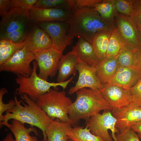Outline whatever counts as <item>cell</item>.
I'll return each mask as SVG.
<instances>
[{
  "mask_svg": "<svg viewBox=\"0 0 141 141\" xmlns=\"http://www.w3.org/2000/svg\"><path fill=\"white\" fill-rule=\"evenodd\" d=\"M8 128L13 134L16 141H39L36 136L30 134L31 132H33L36 135H38L35 128H26L18 120L12 119Z\"/></svg>",
  "mask_w": 141,
  "mask_h": 141,
  "instance_id": "cell-22",
  "label": "cell"
},
{
  "mask_svg": "<svg viewBox=\"0 0 141 141\" xmlns=\"http://www.w3.org/2000/svg\"><path fill=\"white\" fill-rule=\"evenodd\" d=\"M28 13L32 22L36 23L46 21L67 22L73 12L69 9L44 8L32 6Z\"/></svg>",
  "mask_w": 141,
  "mask_h": 141,
  "instance_id": "cell-15",
  "label": "cell"
},
{
  "mask_svg": "<svg viewBox=\"0 0 141 141\" xmlns=\"http://www.w3.org/2000/svg\"><path fill=\"white\" fill-rule=\"evenodd\" d=\"M138 28H141V0H134V11L131 17Z\"/></svg>",
  "mask_w": 141,
  "mask_h": 141,
  "instance_id": "cell-36",
  "label": "cell"
},
{
  "mask_svg": "<svg viewBox=\"0 0 141 141\" xmlns=\"http://www.w3.org/2000/svg\"><path fill=\"white\" fill-rule=\"evenodd\" d=\"M113 31H103L99 33L93 40L92 44L100 61L106 58L109 40Z\"/></svg>",
  "mask_w": 141,
  "mask_h": 141,
  "instance_id": "cell-23",
  "label": "cell"
},
{
  "mask_svg": "<svg viewBox=\"0 0 141 141\" xmlns=\"http://www.w3.org/2000/svg\"><path fill=\"white\" fill-rule=\"evenodd\" d=\"M2 141H16V140L15 139H14L13 138L12 134L11 133H9L3 139Z\"/></svg>",
  "mask_w": 141,
  "mask_h": 141,
  "instance_id": "cell-40",
  "label": "cell"
},
{
  "mask_svg": "<svg viewBox=\"0 0 141 141\" xmlns=\"http://www.w3.org/2000/svg\"><path fill=\"white\" fill-rule=\"evenodd\" d=\"M116 9L119 13L131 17L134 11V0H114Z\"/></svg>",
  "mask_w": 141,
  "mask_h": 141,
  "instance_id": "cell-30",
  "label": "cell"
},
{
  "mask_svg": "<svg viewBox=\"0 0 141 141\" xmlns=\"http://www.w3.org/2000/svg\"><path fill=\"white\" fill-rule=\"evenodd\" d=\"M115 141H140L137 134L130 129H126L115 134Z\"/></svg>",
  "mask_w": 141,
  "mask_h": 141,
  "instance_id": "cell-31",
  "label": "cell"
},
{
  "mask_svg": "<svg viewBox=\"0 0 141 141\" xmlns=\"http://www.w3.org/2000/svg\"><path fill=\"white\" fill-rule=\"evenodd\" d=\"M78 63V57L72 50L65 55H63L58 64L57 82L66 81L71 75L75 76L76 74V67Z\"/></svg>",
  "mask_w": 141,
  "mask_h": 141,
  "instance_id": "cell-19",
  "label": "cell"
},
{
  "mask_svg": "<svg viewBox=\"0 0 141 141\" xmlns=\"http://www.w3.org/2000/svg\"><path fill=\"white\" fill-rule=\"evenodd\" d=\"M94 8L104 20L116 24L115 17L118 12L114 0H103L96 5Z\"/></svg>",
  "mask_w": 141,
  "mask_h": 141,
  "instance_id": "cell-27",
  "label": "cell"
},
{
  "mask_svg": "<svg viewBox=\"0 0 141 141\" xmlns=\"http://www.w3.org/2000/svg\"><path fill=\"white\" fill-rule=\"evenodd\" d=\"M24 42L27 49L34 55L52 48V46L48 34L35 23L32 24Z\"/></svg>",
  "mask_w": 141,
  "mask_h": 141,
  "instance_id": "cell-13",
  "label": "cell"
},
{
  "mask_svg": "<svg viewBox=\"0 0 141 141\" xmlns=\"http://www.w3.org/2000/svg\"><path fill=\"white\" fill-rule=\"evenodd\" d=\"M115 21L126 45L136 48H141L138 27L132 18L118 13L115 17Z\"/></svg>",
  "mask_w": 141,
  "mask_h": 141,
  "instance_id": "cell-14",
  "label": "cell"
},
{
  "mask_svg": "<svg viewBox=\"0 0 141 141\" xmlns=\"http://www.w3.org/2000/svg\"><path fill=\"white\" fill-rule=\"evenodd\" d=\"M130 129L137 133L139 138L141 139V121L133 124L131 127Z\"/></svg>",
  "mask_w": 141,
  "mask_h": 141,
  "instance_id": "cell-39",
  "label": "cell"
},
{
  "mask_svg": "<svg viewBox=\"0 0 141 141\" xmlns=\"http://www.w3.org/2000/svg\"><path fill=\"white\" fill-rule=\"evenodd\" d=\"M25 45L24 41L16 43L8 40H0V65L8 60L16 51L22 49Z\"/></svg>",
  "mask_w": 141,
  "mask_h": 141,
  "instance_id": "cell-26",
  "label": "cell"
},
{
  "mask_svg": "<svg viewBox=\"0 0 141 141\" xmlns=\"http://www.w3.org/2000/svg\"><path fill=\"white\" fill-rule=\"evenodd\" d=\"M126 45L117 28L113 31L109 38L106 58L110 59L116 57Z\"/></svg>",
  "mask_w": 141,
  "mask_h": 141,
  "instance_id": "cell-24",
  "label": "cell"
},
{
  "mask_svg": "<svg viewBox=\"0 0 141 141\" xmlns=\"http://www.w3.org/2000/svg\"><path fill=\"white\" fill-rule=\"evenodd\" d=\"M8 92L7 90L4 87L0 89V122L3 121V113L5 111L12 109L15 105L14 99H10L7 103L5 104L3 102V96L5 94Z\"/></svg>",
  "mask_w": 141,
  "mask_h": 141,
  "instance_id": "cell-32",
  "label": "cell"
},
{
  "mask_svg": "<svg viewBox=\"0 0 141 141\" xmlns=\"http://www.w3.org/2000/svg\"><path fill=\"white\" fill-rule=\"evenodd\" d=\"M37 0H10L12 7L18 8L29 11Z\"/></svg>",
  "mask_w": 141,
  "mask_h": 141,
  "instance_id": "cell-35",
  "label": "cell"
},
{
  "mask_svg": "<svg viewBox=\"0 0 141 141\" xmlns=\"http://www.w3.org/2000/svg\"><path fill=\"white\" fill-rule=\"evenodd\" d=\"M76 93V99L70 106L68 112L69 118L73 126L80 120L86 121L101 110H112L99 90L84 88L78 90Z\"/></svg>",
  "mask_w": 141,
  "mask_h": 141,
  "instance_id": "cell-3",
  "label": "cell"
},
{
  "mask_svg": "<svg viewBox=\"0 0 141 141\" xmlns=\"http://www.w3.org/2000/svg\"><path fill=\"white\" fill-rule=\"evenodd\" d=\"M33 70L31 75L26 77L20 75H17L15 80L19 87L15 92L16 95L20 96L26 94L32 100L36 102L39 98L48 91L51 87L58 88L60 86L63 90L72 81L74 77L73 76L70 79L61 83L49 82L39 77L37 73L38 63L35 60L32 62Z\"/></svg>",
  "mask_w": 141,
  "mask_h": 141,
  "instance_id": "cell-5",
  "label": "cell"
},
{
  "mask_svg": "<svg viewBox=\"0 0 141 141\" xmlns=\"http://www.w3.org/2000/svg\"><path fill=\"white\" fill-rule=\"evenodd\" d=\"M22 100L19 101L14 93L15 107L6 111L3 115V121L0 122V127L5 126L8 128L10 119H15L24 124L27 123L32 126L36 127L42 132L43 139L42 141H47L46 132L53 120L37 105L36 102L31 99L26 94L20 96Z\"/></svg>",
  "mask_w": 141,
  "mask_h": 141,
  "instance_id": "cell-2",
  "label": "cell"
},
{
  "mask_svg": "<svg viewBox=\"0 0 141 141\" xmlns=\"http://www.w3.org/2000/svg\"><path fill=\"white\" fill-rule=\"evenodd\" d=\"M78 59L76 69L79 73L78 79L75 85L69 90L68 94L72 95L79 90L86 87L93 90L103 89L105 86L101 83L96 75L97 65L90 66Z\"/></svg>",
  "mask_w": 141,
  "mask_h": 141,
  "instance_id": "cell-10",
  "label": "cell"
},
{
  "mask_svg": "<svg viewBox=\"0 0 141 141\" xmlns=\"http://www.w3.org/2000/svg\"><path fill=\"white\" fill-rule=\"evenodd\" d=\"M100 91L111 107V111L122 110L133 103L130 90L110 85H105Z\"/></svg>",
  "mask_w": 141,
  "mask_h": 141,
  "instance_id": "cell-12",
  "label": "cell"
},
{
  "mask_svg": "<svg viewBox=\"0 0 141 141\" xmlns=\"http://www.w3.org/2000/svg\"><path fill=\"white\" fill-rule=\"evenodd\" d=\"M133 103L141 107V79L130 89Z\"/></svg>",
  "mask_w": 141,
  "mask_h": 141,
  "instance_id": "cell-34",
  "label": "cell"
},
{
  "mask_svg": "<svg viewBox=\"0 0 141 141\" xmlns=\"http://www.w3.org/2000/svg\"><path fill=\"white\" fill-rule=\"evenodd\" d=\"M73 126L71 123L64 122L58 119L53 120L46 132L47 141H72L67 133Z\"/></svg>",
  "mask_w": 141,
  "mask_h": 141,
  "instance_id": "cell-20",
  "label": "cell"
},
{
  "mask_svg": "<svg viewBox=\"0 0 141 141\" xmlns=\"http://www.w3.org/2000/svg\"><path fill=\"white\" fill-rule=\"evenodd\" d=\"M36 23L48 34L52 42V48L61 53L72 44L74 38L67 34L69 27L67 22L46 21Z\"/></svg>",
  "mask_w": 141,
  "mask_h": 141,
  "instance_id": "cell-8",
  "label": "cell"
},
{
  "mask_svg": "<svg viewBox=\"0 0 141 141\" xmlns=\"http://www.w3.org/2000/svg\"><path fill=\"white\" fill-rule=\"evenodd\" d=\"M116 121L111 111L107 110L91 117L85 121V123L93 134L99 137L104 141H113L108 131L111 130V136L119 132L115 126Z\"/></svg>",
  "mask_w": 141,
  "mask_h": 141,
  "instance_id": "cell-7",
  "label": "cell"
},
{
  "mask_svg": "<svg viewBox=\"0 0 141 141\" xmlns=\"http://www.w3.org/2000/svg\"><path fill=\"white\" fill-rule=\"evenodd\" d=\"M67 135L73 141H104L99 137L92 133L86 125L85 128L77 125L73 126Z\"/></svg>",
  "mask_w": 141,
  "mask_h": 141,
  "instance_id": "cell-25",
  "label": "cell"
},
{
  "mask_svg": "<svg viewBox=\"0 0 141 141\" xmlns=\"http://www.w3.org/2000/svg\"><path fill=\"white\" fill-rule=\"evenodd\" d=\"M35 59V55L28 50L25 45L8 60L0 65V71L10 72L17 75L29 77L33 70L31 63Z\"/></svg>",
  "mask_w": 141,
  "mask_h": 141,
  "instance_id": "cell-9",
  "label": "cell"
},
{
  "mask_svg": "<svg viewBox=\"0 0 141 141\" xmlns=\"http://www.w3.org/2000/svg\"><path fill=\"white\" fill-rule=\"evenodd\" d=\"M33 6L44 8L71 10L70 0H39Z\"/></svg>",
  "mask_w": 141,
  "mask_h": 141,
  "instance_id": "cell-29",
  "label": "cell"
},
{
  "mask_svg": "<svg viewBox=\"0 0 141 141\" xmlns=\"http://www.w3.org/2000/svg\"><path fill=\"white\" fill-rule=\"evenodd\" d=\"M140 79L139 72L135 67H119L114 75L105 85H116L130 90Z\"/></svg>",
  "mask_w": 141,
  "mask_h": 141,
  "instance_id": "cell-17",
  "label": "cell"
},
{
  "mask_svg": "<svg viewBox=\"0 0 141 141\" xmlns=\"http://www.w3.org/2000/svg\"><path fill=\"white\" fill-rule=\"evenodd\" d=\"M72 11L67 21L69 27L67 34L74 38L81 37L92 44L98 33L113 31L117 28L116 24L103 19L94 8H75Z\"/></svg>",
  "mask_w": 141,
  "mask_h": 141,
  "instance_id": "cell-1",
  "label": "cell"
},
{
  "mask_svg": "<svg viewBox=\"0 0 141 141\" xmlns=\"http://www.w3.org/2000/svg\"><path fill=\"white\" fill-rule=\"evenodd\" d=\"M118 55L111 58H105L100 61L97 65L96 75L103 85H105L109 81L119 67Z\"/></svg>",
  "mask_w": 141,
  "mask_h": 141,
  "instance_id": "cell-21",
  "label": "cell"
},
{
  "mask_svg": "<svg viewBox=\"0 0 141 141\" xmlns=\"http://www.w3.org/2000/svg\"><path fill=\"white\" fill-rule=\"evenodd\" d=\"M111 112L116 119L115 126L119 132L130 129L133 124L141 121V107L134 103L122 110Z\"/></svg>",
  "mask_w": 141,
  "mask_h": 141,
  "instance_id": "cell-16",
  "label": "cell"
},
{
  "mask_svg": "<svg viewBox=\"0 0 141 141\" xmlns=\"http://www.w3.org/2000/svg\"><path fill=\"white\" fill-rule=\"evenodd\" d=\"M138 48L126 45L118 55L119 67H133Z\"/></svg>",
  "mask_w": 141,
  "mask_h": 141,
  "instance_id": "cell-28",
  "label": "cell"
},
{
  "mask_svg": "<svg viewBox=\"0 0 141 141\" xmlns=\"http://www.w3.org/2000/svg\"><path fill=\"white\" fill-rule=\"evenodd\" d=\"M12 8L10 0H0V14L2 17L10 11Z\"/></svg>",
  "mask_w": 141,
  "mask_h": 141,
  "instance_id": "cell-37",
  "label": "cell"
},
{
  "mask_svg": "<svg viewBox=\"0 0 141 141\" xmlns=\"http://www.w3.org/2000/svg\"><path fill=\"white\" fill-rule=\"evenodd\" d=\"M63 55L57 50L51 48L35 55L39 68L38 76L47 81L49 77L55 76L58 69L59 60Z\"/></svg>",
  "mask_w": 141,
  "mask_h": 141,
  "instance_id": "cell-11",
  "label": "cell"
},
{
  "mask_svg": "<svg viewBox=\"0 0 141 141\" xmlns=\"http://www.w3.org/2000/svg\"><path fill=\"white\" fill-rule=\"evenodd\" d=\"M139 36V41L141 47V28H138Z\"/></svg>",
  "mask_w": 141,
  "mask_h": 141,
  "instance_id": "cell-41",
  "label": "cell"
},
{
  "mask_svg": "<svg viewBox=\"0 0 141 141\" xmlns=\"http://www.w3.org/2000/svg\"><path fill=\"white\" fill-rule=\"evenodd\" d=\"M53 88L41 96L36 103L52 120L58 119L73 125L68 116L69 108L73 102L66 96L64 91H58V88Z\"/></svg>",
  "mask_w": 141,
  "mask_h": 141,
  "instance_id": "cell-6",
  "label": "cell"
},
{
  "mask_svg": "<svg viewBox=\"0 0 141 141\" xmlns=\"http://www.w3.org/2000/svg\"><path fill=\"white\" fill-rule=\"evenodd\" d=\"M134 67L138 70L141 79V48L137 49L135 59Z\"/></svg>",
  "mask_w": 141,
  "mask_h": 141,
  "instance_id": "cell-38",
  "label": "cell"
},
{
  "mask_svg": "<svg viewBox=\"0 0 141 141\" xmlns=\"http://www.w3.org/2000/svg\"><path fill=\"white\" fill-rule=\"evenodd\" d=\"M72 11L75 8L85 7L94 8L95 6L103 1L102 0H70Z\"/></svg>",
  "mask_w": 141,
  "mask_h": 141,
  "instance_id": "cell-33",
  "label": "cell"
},
{
  "mask_svg": "<svg viewBox=\"0 0 141 141\" xmlns=\"http://www.w3.org/2000/svg\"><path fill=\"white\" fill-rule=\"evenodd\" d=\"M0 22V40L16 43L25 40L32 23L28 11L12 7L10 11L2 17Z\"/></svg>",
  "mask_w": 141,
  "mask_h": 141,
  "instance_id": "cell-4",
  "label": "cell"
},
{
  "mask_svg": "<svg viewBox=\"0 0 141 141\" xmlns=\"http://www.w3.org/2000/svg\"><path fill=\"white\" fill-rule=\"evenodd\" d=\"M72 51L78 59L87 65H97L100 61L92 44L81 37H80Z\"/></svg>",
  "mask_w": 141,
  "mask_h": 141,
  "instance_id": "cell-18",
  "label": "cell"
}]
</instances>
